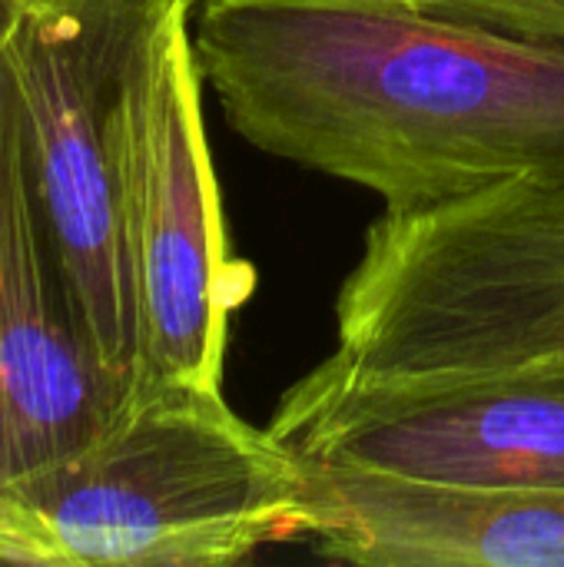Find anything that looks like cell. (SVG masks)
<instances>
[{
  "label": "cell",
  "mask_w": 564,
  "mask_h": 567,
  "mask_svg": "<svg viewBox=\"0 0 564 567\" xmlns=\"http://www.w3.org/2000/svg\"><path fill=\"white\" fill-rule=\"evenodd\" d=\"M196 0H156L116 90L113 163L136 309V385L219 389L256 272L226 239L193 50Z\"/></svg>",
  "instance_id": "4"
},
{
  "label": "cell",
  "mask_w": 564,
  "mask_h": 567,
  "mask_svg": "<svg viewBox=\"0 0 564 567\" xmlns=\"http://www.w3.org/2000/svg\"><path fill=\"white\" fill-rule=\"evenodd\" d=\"M422 3L522 37L564 43V0H422Z\"/></svg>",
  "instance_id": "8"
},
{
  "label": "cell",
  "mask_w": 564,
  "mask_h": 567,
  "mask_svg": "<svg viewBox=\"0 0 564 567\" xmlns=\"http://www.w3.org/2000/svg\"><path fill=\"white\" fill-rule=\"evenodd\" d=\"M156 0H0V66L73 326L123 402L136 385V309L120 233L113 110Z\"/></svg>",
  "instance_id": "5"
},
{
  "label": "cell",
  "mask_w": 564,
  "mask_h": 567,
  "mask_svg": "<svg viewBox=\"0 0 564 567\" xmlns=\"http://www.w3.org/2000/svg\"><path fill=\"white\" fill-rule=\"evenodd\" d=\"M193 50L249 146L386 209L564 183V43L422 0H199Z\"/></svg>",
  "instance_id": "1"
},
{
  "label": "cell",
  "mask_w": 564,
  "mask_h": 567,
  "mask_svg": "<svg viewBox=\"0 0 564 567\" xmlns=\"http://www.w3.org/2000/svg\"><path fill=\"white\" fill-rule=\"evenodd\" d=\"M196 3H199V0H196Z\"/></svg>",
  "instance_id": "9"
},
{
  "label": "cell",
  "mask_w": 564,
  "mask_h": 567,
  "mask_svg": "<svg viewBox=\"0 0 564 567\" xmlns=\"http://www.w3.org/2000/svg\"><path fill=\"white\" fill-rule=\"evenodd\" d=\"M564 359V183L502 179L382 209L309 385H399Z\"/></svg>",
  "instance_id": "3"
},
{
  "label": "cell",
  "mask_w": 564,
  "mask_h": 567,
  "mask_svg": "<svg viewBox=\"0 0 564 567\" xmlns=\"http://www.w3.org/2000/svg\"><path fill=\"white\" fill-rule=\"evenodd\" d=\"M269 432L336 468L455 488H564V359L399 385L299 379Z\"/></svg>",
  "instance_id": "6"
},
{
  "label": "cell",
  "mask_w": 564,
  "mask_h": 567,
  "mask_svg": "<svg viewBox=\"0 0 564 567\" xmlns=\"http://www.w3.org/2000/svg\"><path fill=\"white\" fill-rule=\"evenodd\" d=\"M306 522V462L223 389L140 385L80 449L0 485V561L236 565Z\"/></svg>",
  "instance_id": "2"
},
{
  "label": "cell",
  "mask_w": 564,
  "mask_h": 567,
  "mask_svg": "<svg viewBox=\"0 0 564 567\" xmlns=\"http://www.w3.org/2000/svg\"><path fill=\"white\" fill-rule=\"evenodd\" d=\"M302 462L306 545L326 561L564 567V488H455Z\"/></svg>",
  "instance_id": "7"
}]
</instances>
